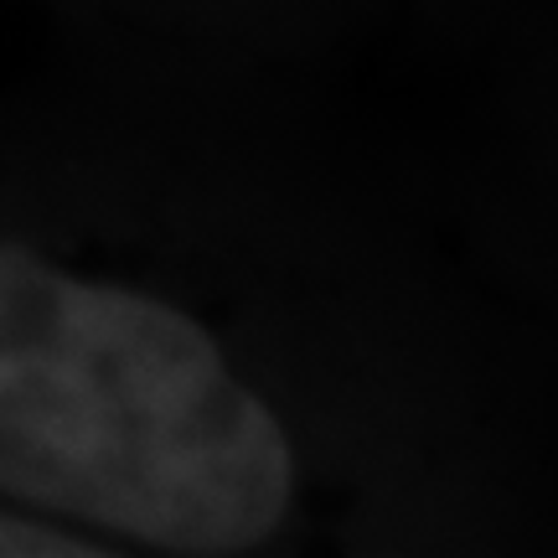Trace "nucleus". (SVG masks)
<instances>
[{"mask_svg":"<svg viewBox=\"0 0 558 558\" xmlns=\"http://www.w3.org/2000/svg\"><path fill=\"white\" fill-rule=\"evenodd\" d=\"M0 497L233 558L275 538L295 456L192 316L0 243Z\"/></svg>","mask_w":558,"mask_h":558,"instance_id":"obj_1","label":"nucleus"},{"mask_svg":"<svg viewBox=\"0 0 558 558\" xmlns=\"http://www.w3.org/2000/svg\"><path fill=\"white\" fill-rule=\"evenodd\" d=\"M109 548L88 538H68L47 522L16 518V512H0V558H104Z\"/></svg>","mask_w":558,"mask_h":558,"instance_id":"obj_2","label":"nucleus"}]
</instances>
